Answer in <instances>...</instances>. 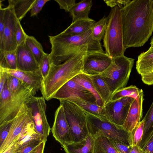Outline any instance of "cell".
Wrapping results in <instances>:
<instances>
[{"instance_id": "1", "label": "cell", "mask_w": 153, "mask_h": 153, "mask_svg": "<svg viewBox=\"0 0 153 153\" xmlns=\"http://www.w3.org/2000/svg\"><path fill=\"white\" fill-rule=\"evenodd\" d=\"M121 10L125 50L143 46L153 32V0H125Z\"/></svg>"}, {"instance_id": "2", "label": "cell", "mask_w": 153, "mask_h": 153, "mask_svg": "<svg viewBox=\"0 0 153 153\" xmlns=\"http://www.w3.org/2000/svg\"><path fill=\"white\" fill-rule=\"evenodd\" d=\"M48 37L51 45L49 54L51 65L61 64L83 50H87L88 52H105L100 43L93 39L91 28L79 35H72L62 32Z\"/></svg>"}, {"instance_id": "3", "label": "cell", "mask_w": 153, "mask_h": 153, "mask_svg": "<svg viewBox=\"0 0 153 153\" xmlns=\"http://www.w3.org/2000/svg\"><path fill=\"white\" fill-rule=\"evenodd\" d=\"M88 52L83 50L58 65H51L49 73L43 80L40 91L46 100L53 98L58 90L77 75L82 73L84 58Z\"/></svg>"}, {"instance_id": "4", "label": "cell", "mask_w": 153, "mask_h": 153, "mask_svg": "<svg viewBox=\"0 0 153 153\" xmlns=\"http://www.w3.org/2000/svg\"><path fill=\"white\" fill-rule=\"evenodd\" d=\"M103 39V46L105 52L111 58L124 55L125 50L123 41L121 8L117 5L111 8Z\"/></svg>"}, {"instance_id": "5", "label": "cell", "mask_w": 153, "mask_h": 153, "mask_svg": "<svg viewBox=\"0 0 153 153\" xmlns=\"http://www.w3.org/2000/svg\"><path fill=\"white\" fill-rule=\"evenodd\" d=\"M134 61V59L124 55L113 58L108 68L99 74L108 85L112 95L126 87Z\"/></svg>"}, {"instance_id": "6", "label": "cell", "mask_w": 153, "mask_h": 153, "mask_svg": "<svg viewBox=\"0 0 153 153\" xmlns=\"http://www.w3.org/2000/svg\"><path fill=\"white\" fill-rule=\"evenodd\" d=\"M84 111L87 117L89 131L92 136L100 131L109 138L114 139L131 146V133L122 126L113 123L101 116L95 115Z\"/></svg>"}, {"instance_id": "7", "label": "cell", "mask_w": 153, "mask_h": 153, "mask_svg": "<svg viewBox=\"0 0 153 153\" xmlns=\"http://www.w3.org/2000/svg\"><path fill=\"white\" fill-rule=\"evenodd\" d=\"M59 101L64 110L73 143L83 140L90 134L84 111L70 101L64 100Z\"/></svg>"}, {"instance_id": "8", "label": "cell", "mask_w": 153, "mask_h": 153, "mask_svg": "<svg viewBox=\"0 0 153 153\" xmlns=\"http://www.w3.org/2000/svg\"><path fill=\"white\" fill-rule=\"evenodd\" d=\"M32 96L34 95L31 92L11 94L6 83L0 94V124L13 119L23 104L26 103Z\"/></svg>"}, {"instance_id": "9", "label": "cell", "mask_w": 153, "mask_h": 153, "mask_svg": "<svg viewBox=\"0 0 153 153\" xmlns=\"http://www.w3.org/2000/svg\"><path fill=\"white\" fill-rule=\"evenodd\" d=\"M31 109L33 120L37 132L46 142L51 128L47 120V105L43 97L32 96L26 103Z\"/></svg>"}, {"instance_id": "10", "label": "cell", "mask_w": 153, "mask_h": 153, "mask_svg": "<svg viewBox=\"0 0 153 153\" xmlns=\"http://www.w3.org/2000/svg\"><path fill=\"white\" fill-rule=\"evenodd\" d=\"M134 99L131 97H126L109 101L102 107L100 116L113 123L122 126Z\"/></svg>"}, {"instance_id": "11", "label": "cell", "mask_w": 153, "mask_h": 153, "mask_svg": "<svg viewBox=\"0 0 153 153\" xmlns=\"http://www.w3.org/2000/svg\"><path fill=\"white\" fill-rule=\"evenodd\" d=\"M32 120L31 109L24 103L13 119L6 138L0 146V153L16 141L25 125Z\"/></svg>"}, {"instance_id": "12", "label": "cell", "mask_w": 153, "mask_h": 153, "mask_svg": "<svg viewBox=\"0 0 153 153\" xmlns=\"http://www.w3.org/2000/svg\"><path fill=\"white\" fill-rule=\"evenodd\" d=\"M112 58L106 52H88L84 58L82 73L88 75L104 72L111 63Z\"/></svg>"}, {"instance_id": "13", "label": "cell", "mask_w": 153, "mask_h": 153, "mask_svg": "<svg viewBox=\"0 0 153 153\" xmlns=\"http://www.w3.org/2000/svg\"><path fill=\"white\" fill-rule=\"evenodd\" d=\"M78 98L92 103L96 102L94 95L83 86L72 79L62 86L57 92L53 99L68 100Z\"/></svg>"}, {"instance_id": "14", "label": "cell", "mask_w": 153, "mask_h": 153, "mask_svg": "<svg viewBox=\"0 0 153 153\" xmlns=\"http://www.w3.org/2000/svg\"><path fill=\"white\" fill-rule=\"evenodd\" d=\"M51 130L53 137L62 146L73 143L70 128L61 105L56 110Z\"/></svg>"}, {"instance_id": "15", "label": "cell", "mask_w": 153, "mask_h": 153, "mask_svg": "<svg viewBox=\"0 0 153 153\" xmlns=\"http://www.w3.org/2000/svg\"><path fill=\"white\" fill-rule=\"evenodd\" d=\"M18 20L12 7L5 8L4 17V38L5 51L16 50L18 45L16 39V32Z\"/></svg>"}, {"instance_id": "16", "label": "cell", "mask_w": 153, "mask_h": 153, "mask_svg": "<svg viewBox=\"0 0 153 153\" xmlns=\"http://www.w3.org/2000/svg\"><path fill=\"white\" fill-rule=\"evenodd\" d=\"M0 69L22 81L30 87L36 94L40 90L43 78L39 71H27L17 69H12L1 67Z\"/></svg>"}, {"instance_id": "17", "label": "cell", "mask_w": 153, "mask_h": 153, "mask_svg": "<svg viewBox=\"0 0 153 153\" xmlns=\"http://www.w3.org/2000/svg\"><path fill=\"white\" fill-rule=\"evenodd\" d=\"M17 69L27 71H39V65L25 43L18 46L16 50Z\"/></svg>"}, {"instance_id": "18", "label": "cell", "mask_w": 153, "mask_h": 153, "mask_svg": "<svg viewBox=\"0 0 153 153\" xmlns=\"http://www.w3.org/2000/svg\"><path fill=\"white\" fill-rule=\"evenodd\" d=\"M144 100L143 91L139 98H134L130 105L125 122L122 126L131 133L142 117L143 104Z\"/></svg>"}, {"instance_id": "19", "label": "cell", "mask_w": 153, "mask_h": 153, "mask_svg": "<svg viewBox=\"0 0 153 153\" xmlns=\"http://www.w3.org/2000/svg\"><path fill=\"white\" fill-rule=\"evenodd\" d=\"M40 140L44 141L36 131L32 120L25 125L16 140L15 152L28 144Z\"/></svg>"}, {"instance_id": "20", "label": "cell", "mask_w": 153, "mask_h": 153, "mask_svg": "<svg viewBox=\"0 0 153 153\" xmlns=\"http://www.w3.org/2000/svg\"><path fill=\"white\" fill-rule=\"evenodd\" d=\"M136 68L141 78L153 71V49L150 48L147 51L139 55L136 62Z\"/></svg>"}, {"instance_id": "21", "label": "cell", "mask_w": 153, "mask_h": 153, "mask_svg": "<svg viewBox=\"0 0 153 153\" xmlns=\"http://www.w3.org/2000/svg\"><path fill=\"white\" fill-rule=\"evenodd\" d=\"M65 153H93L94 139L91 134L83 140L62 146Z\"/></svg>"}, {"instance_id": "22", "label": "cell", "mask_w": 153, "mask_h": 153, "mask_svg": "<svg viewBox=\"0 0 153 153\" xmlns=\"http://www.w3.org/2000/svg\"><path fill=\"white\" fill-rule=\"evenodd\" d=\"M92 5L91 0H82L76 3L69 12L72 17V22L89 19L88 15Z\"/></svg>"}, {"instance_id": "23", "label": "cell", "mask_w": 153, "mask_h": 153, "mask_svg": "<svg viewBox=\"0 0 153 153\" xmlns=\"http://www.w3.org/2000/svg\"><path fill=\"white\" fill-rule=\"evenodd\" d=\"M94 139L93 153H119L113 145L109 138L98 131L93 135Z\"/></svg>"}, {"instance_id": "24", "label": "cell", "mask_w": 153, "mask_h": 153, "mask_svg": "<svg viewBox=\"0 0 153 153\" xmlns=\"http://www.w3.org/2000/svg\"><path fill=\"white\" fill-rule=\"evenodd\" d=\"M36 0H9V6L13 8L17 18L20 21L30 10Z\"/></svg>"}, {"instance_id": "25", "label": "cell", "mask_w": 153, "mask_h": 153, "mask_svg": "<svg viewBox=\"0 0 153 153\" xmlns=\"http://www.w3.org/2000/svg\"><path fill=\"white\" fill-rule=\"evenodd\" d=\"M89 76L96 91L105 104L110 101L112 96L108 87L100 74Z\"/></svg>"}, {"instance_id": "26", "label": "cell", "mask_w": 153, "mask_h": 153, "mask_svg": "<svg viewBox=\"0 0 153 153\" xmlns=\"http://www.w3.org/2000/svg\"><path fill=\"white\" fill-rule=\"evenodd\" d=\"M95 22L90 18L87 20H79L72 22L62 33L72 35L82 34L90 29Z\"/></svg>"}, {"instance_id": "27", "label": "cell", "mask_w": 153, "mask_h": 153, "mask_svg": "<svg viewBox=\"0 0 153 153\" xmlns=\"http://www.w3.org/2000/svg\"><path fill=\"white\" fill-rule=\"evenodd\" d=\"M72 79L91 92L96 98L97 105L100 107H103L104 102L96 91L89 75L82 73L77 75Z\"/></svg>"}, {"instance_id": "28", "label": "cell", "mask_w": 153, "mask_h": 153, "mask_svg": "<svg viewBox=\"0 0 153 153\" xmlns=\"http://www.w3.org/2000/svg\"><path fill=\"white\" fill-rule=\"evenodd\" d=\"M143 135L140 146L141 149L153 134V101L144 117Z\"/></svg>"}, {"instance_id": "29", "label": "cell", "mask_w": 153, "mask_h": 153, "mask_svg": "<svg viewBox=\"0 0 153 153\" xmlns=\"http://www.w3.org/2000/svg\"><path fill=\"white\" fill-rule=\"evenodd\" d=\"M25 43L38 63L45 54L41 44L32 36L27 35Z\"/></svg>"}, {"instance_id": "30", "label": "cell", "mask_w": 153, "mask_h": 153, "mask_svg": "<svg viewBox=\"0 0 153 153\" xmlns=\"http://www.w3.org/2000/svg\"><path fill=\"white\" fill-rule=\"evenodd\" d=\"M16 50L10 51H0V67L12 69H17Z\"/></svg>"}, {"instance_id": "31", "label": "cell", "mask_w": 153, "mask_h": 153, "mask_svg": "<svg viewBox=\"0 0 153 153\" xmlns=\"http://www.w3.org/2000/svg\"><path fill=\"white\" fill-rule=\"evenodd\" d=\"M108 16H104L102 18L93 25L91 34L93 39L100 42L103 39L106 29Z\"/></svg>"}, {"instance_id": "32", "label": "cell", "mask_w": 153, "mask_h": 153, "mask_svg": "<svg viewBox=\"0 0 153 153\" xmlns=\"http://www.w3.org/2000/svg\"><path fill=\"white\" fill-rule=\"evenodd\" d=\"M143 91L135 85H131L117 91L112 95L110 101H113L126 97L138 98Z\"/></svg>"}, {"instance_id": "33", "label": "cell", "mask_w": 153, "mask_h": 153, "mask_svg": "<svg viewBox=\"0 0 153 153\" xmlns=\"http://www.w3.org/2000/svg\"><path fill=\"white\" fill-rule=\"evenodd\" d=\"M68 100L74 102L88 112L97 116L101 115L102 107L99 106L96 102L92 103L78 98H74Z\"/></svg>"}, {"instance_id": "34", "label": "cell", "mask_w": 153, "mask_h": 153, "mask_svg": "<svg viewBox=\"0 0 153 153\" xmlns=\"http://www.w3.org/2000/svg\"><path fill=\"white\" fill-rule=\"evenodd\" d=\"M144 121H140L131 133L132 146H140L143 135Z\"/></svg>"}, {"instance_id": "35", "label": "cell", "mask_w": 153, "mask_h": 153, "mask_svg": "<svg viewBox=\"0 0 153 153\" xmlns=\"http://www.w3.org/2000/svg\"><path fill=\"white\" fill-rule=\"evenodd\" d=\"M51 65L49 54L46 53L39 64V71L43 80L45 79L48 75Z\"/></svg>"}, {"instance_id": "36", "label": "cell", "mask_w": 153, "mask_h": 153, "mask_svg": "<svg viewBox=\"0 0 153 153\" xmlns=\"http://www.w3.org/2000/svg\"><path fill=\"white\" fill-rule=\"evenodd\" d=\"M5 8H3L0 6V51H5L4 38V17Z\"/></svg>"}, {"instance_id": "37", "label": "cell", "mask_w": 153, "mask_h": 153, "mask_svg": "<svg viewBox=\"0 0 153 153\" xmlns=\"http://www.w3.org/2000/svg\"><path fill=\"white\" fill-rule=\"evenodd\" d=\"M13 120L4 121L0 124V146L8 136Z\"/></svg>"}, {"instance_id": "38", "label": "cell", "mask_w": 153, "mask_h": 153, "mask_svg": "<svg viewBox=\"0 0 153 153\" xmlns=\"http://www.w3.org/2000/svg\"><path fill=\"white\" fill-rule=\"evenodd\" d=\"M27 35L25 33L19 20L18 22L16 32V39L18 46L25 43Z\"/></svg>"}, {"instance_id": "39", "label": "cell", "mask_w": 153, "mask_h": 153, "mask_svg": "<svg viewBox=\"0 0 153 153\" xmlns=\"http://www.w3.org/2000/svg\"><path fill=\"white\" fill-rule=\"evenodd\" d=\"M111 143L119 153H130L131 146L112 138H109Z\"/></svg>"}, {"instance_id": "40", "label": "cell", "mask_w": 153, "mask_h": 153, "mask_svg": "<svg viewBox=\"0 0 153 153\" xmlns=\"http://www.w3.org/2000/svg\"><path fill=\"white\" fill-rule=\"evenodd\" d=\"M43 141L40 140L32 142L18 150L15 153H30L36 149Z\"/></svg>"}, {"instance_id": "41", "label": "cell", "mask_w": 153, "mask_h": 153, "mask_svg": "<svg viewBox=\"0 0 153 153\" xmlns=\"http://www.w3.org/2000/svg\"><path fill=\"white\" fill-rule=\"evenodd\" d=\"M50 0H36L30 10L31 17L36 16L42 10L45 4Z\"/></svg>"}, {"instance_id": "42", "label": "cell", "mask_w": 153, "mask_h": 153, "mask_svg": "<svg viewBox=\"0 0 153 153\" xmlns=\"http://www.w3.org/2000/svg\"><path fill=\"white\" fill-rule=\"evenodd\" d=\"M59 4L61 9L64 10L67 12L70 10L76 3V0H55Z\"/></svg>"}, {"instance_id": "43", "label": "cell", "mask_w": 153, "mask_h": 153, "mask_svg": "<svg viewBox=\"0 0 153 153\" xmlns=\"http://www.w3.org/2000/svg\"><path fill=\"white\" fill-rule=\"evenodd\" d=\"M8 74L0 69V94L4 88L7 81Z\"/></svg>"}, {"instance_id": "44", "label": "cell", "mask_w": 153, "mask_h": 153, "mask_svg": "<svg viewBox=\"0 0 153 153\" xmlns=\"http://www.w3.org/2000/svg\"><path fill=\"white\" fill-rule=\"evenodd\" d=\"M125 0H104L107 5L112 8L117 5L120 8L125 3Z\"/></svg>"}, {"instance_id": "45", "label": "cell", "mask_w": 153, "mask_h": 153, "mask_svg": "<svg viewBox=\"0 0 153 153\" xmlns=\"http://www.w3.org/2000/svg\"><path fill=\"white\" fill-rule=\"evenodd\" d=\"M142 149L143 151H149L150 153H153V134Z\"/></svg>"}, {"instance_id": "46", "label": "cell", "mask_w": 153, "mask_h": 153, "mask_svg": "<svg viewBox=\"0 0 153 153\" xmlns=\"http://www.w3.org/2000/svg\"><path fill=\"white\" fill-rule=\"evenodd\" d=\"M141 79L143 82L146 85H153V71Z\"/></svg>"}, {"instance_id": "47", "label": "cell", "mask_w": 153, "mask_h": 153, "mask_svg": "<svg viewBox=\"0 0 153 153\" xmlns=\"http://www.w3.org/2000/svg\"><path fill=\"white\" fill-rule=\"evenodd\" d=\"M46 142H42L36 149L34 153H44Z\"/></svg>"}, {"instance_id": "48", "label": "cell", "mask_w": 153, "mask_h": 153, "mask_svg": "<svg viewBox=\"0 0 153 153\" xmlns=\"http://www.w3.org/2000/svg\"><path fill=\"white\" fill-rule=\"evenodd\" d=\"M142 149L139 146H132L130 153H140Z\"/></svg>"}, {"instance_id": "49", "label": "cell", "mask_w": 153, "mask_h": 153, "mask_svg": "<svg viewBox=\"0 0 153 153\" xmlns=\"http://www.w3.org/2000/svg\"><path fill=\"white\" fill-rule=\"evenodd\" d=\"M15 146V141L10 146L1 153H10L11 150Z\"/></svg>"}, {"instance_id": "50", "label": "cell", "mask_w": 153, "mask_h": 153, "mask_svg": "<svg viewBox=\"0 0 153 153\" xmlns=\"http://www.w3.org/2000/svg\"><path fill=\"white\" fill-rule=\"evenodd\" d=\"M151 46L150 47L152 49H153V36L150 42Z\"/></svg>"}, {"instance_id": "51", "label": "cell", "mask_w": 153, "mask_h": 153, "mask_svg": "<svg viewBox=\"0 0 153 153\" xmlns=\"http://www.w3.org/2000/svg\"><path fill=\"white\" fill-rule=\"evenodd\" d=\"M15 146L11 150L10 153H15Z\"/></svg>"}, {"instance_id": "52", "label": "cell", "mask_w": 153, "mask_h": 153, "mask_svg": "<svg viewBox=\"0 0 153 153\" xmlns=\"http://www.w3.org/2000/svg\"><path fill=\"white\" fill-rule=\"evenodd\" d=\"M36 149H35V150H34L33 151H32V152H30V153H35V151H36Z\"/></svg>"}]
</instances>
